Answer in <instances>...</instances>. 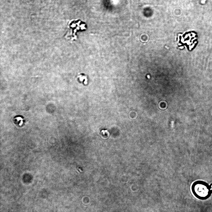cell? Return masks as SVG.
Masks as SVG:
<instances>
[{
  "label": "cell",
  "instance_id": "obj_1",
  "mask_svg": "<svg viewBox=\"0 0 212 212\" xmlns=\"http://www.w3.org/2000/svg\"><path fill=\"white\" fill-rule=\"evenodd\" d=\"M191 190L197 198L203 200H206L212 194V183L209 185L203 181H196L192 183Z\"/></svg>",
  "mask_w": 212,
  "mask_h": 212
}]
</instances>
